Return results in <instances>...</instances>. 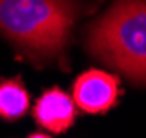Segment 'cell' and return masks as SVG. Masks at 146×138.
<instances>
[{
    "mask_svg": "<svg viewBox=\"0 0 146 138\" xmlns=\"http://www.w3.org/2000/svg\"><path fill=\"white\" fill-rule=\"evenodd\" d=\"M76 16V0H0V31L41 58L64 51Z\"/></svg>",
    "mask_w": 146,
    "mask_h": 138,
    "instance_id": "1",
    "label": "cell"
},
{
    "mask_svg": "<svg viewBox=\"0 0 146 138\" xmlns=\"http://www.w3.org/2000/svg\"><path fill=\"white\" fill-rule=\"evenodd\" d=\"M88 47L111 68L146 84V0H115L90 27Z\"/></svg>",
    "mask_w": 146,
    "mask_h": 138,
    "instance_id": "2",
    "label": "cell"
},
{
    "mask_svg": "<svg viewBox=\"0 0 146 138\" xmlns=\"http://www.w3.org/2000/svg\"><path fill=\"white\" fill-rule=\"evenodd\" d=\"M119 95V80L101 70H86L72 86V99L84 113L100 115L111 109Z\"/></svg>",
    "mask_w": 146,
    "mask_h": 138,
    "instance_id": "3",
    "label": "cell"
},
{
    "mask_svg": "<svg viewBox=\"0 0 146 138\" xmlns=\"http://www.w3.org/2000/svg\"><path fill=\"white\" fill-rule=\"evenodd\" d=\"M33 119L49 132H66L76 119V103L60 88H51L35 101Z\"/></svg>",
    "mask_w": 146,
    "mask_h": 138,
    "instance_id": "4",
    "label": "cell"
},
{
    "mask_svg": "<svg viewBox=\"0 0 146 138\" xmlns=\"http://www.w3.org/2000/svg\"><path fill=\"white\" fill-rule=\"evenodd\" d=\"M29 93L22 80H4L0 82V119L18 121L29 109Z\"/></svg>",
    "mask_w": 146,
    "mask_h": 138,
    "instance_id": "5",
    "label": "cell"
},
{
    "mask_svg": "<svg viewBox=\"0 0 146 138\" xmlns=\"http://www.w3.org/2000/svg\"><path fill=\"white\" fill-rule=\"evenodd\" d=\"M29 138H51L49 134H41V132H35V134H31Z\"/></svg>",
    "mask_w": 146,
    "mask_h": 138,
    "instance_id": "6",
    "label": "cell"
}]
</instances>
